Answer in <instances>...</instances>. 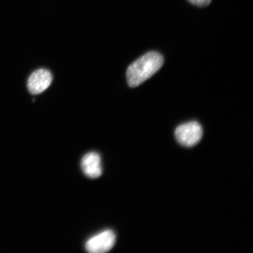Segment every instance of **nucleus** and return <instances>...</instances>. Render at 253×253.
Listing matches in <instances>:
<instances>
[{"instance_id":"5","label":"nucleus","mask_w":253,"mask_h":253,"mask_svg":"<svg viewBox=\"0 0 253 253\" xmlns=\"http://www.w3.org/2000/svg\"><path fill=\"white\" fill-rule=\"evenodd\" d=\"M81 168L88 178H99L102 174V163L99 154L95 152H90L84 155L82 159Z\"/></svg>"},{"instance_id":"4","label":"nucleus","mask_w":253,"mask_h":253,"mask_svg":"<svg viewBox=\"0 0 253 253\" xmlns=\"http://www.w3.org/2000/svg\"><path fill=\"white\" fill-rule=\"evenodd\" d=\"M52 82L51 73L46 69H41L31 75L28 81V88L32 94H40L49 87Z\"/></svg>"},{"instance_id":"1","label":"nucleus","mask_w":253,"mask_h":253,"mask_svg":"<svg viewBox=\"0 0 253 253\" xmlns=\"http://www.w3.org/2000/svg\"><path fill=\"white\" fill-rule=\"evenodd\" d=\"M163 64V57L159 53L150 52L142 56L132 63L126 71L129 86H140L159 71Z\"/></svg>"},{"instance_id":"2","label":"nucleus","mask_w":253,"mask_h":253,"mask_svg":"<svg viewBox=\"0 0 253 253\" xmlns=\"http://www.w3.org/2000/svg\"><path fill=\"white\" fill-rule=\"evenodd\" d=\"M176 140L183 146L192 147L201 141L203 135L202 126L197 122L180 125L175 132Z\"/></svg>"},{"instance_id":"6","label":"nucleus","mask_w":253,"mask_h":253,"mask_svg":"<svg viewBox=\"0 0 253 253\" xmlns=\"http://www.w3.org/2000/svg\"><path fill=\"white\" fill-rule=\"evenodd\" d=\"M191 4L198 7H207L211 4L212 0H187Z\"/></svg>"},{"instance_id":"3","label":"nucleus","mask_w":253,"mask_h":253,"mask_svg":"<svg viewBox=\"0 0 253 253\" xmlns=\"http://www.w3.org/2000/svg\"><path fill=\"white\" fill-rule=\"evenodd\" d=\"M116 240V235L113 231L104 230L88 239L85 248L88 252L91 253H106L113 248Z\"/></svg>"}]
</instances>
